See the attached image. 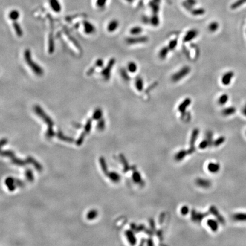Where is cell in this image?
<instances>
[{
    "mask_svg": "<svg viewBox=\"0 0 246 246\" xmlns=\"http://www.w3.org/2000/svg\"><path fill=\"white\" fill-rule=\"evenodd\" d=\"M224 141H225V137H223V136L220 137L219 138H217L216 140L214 142V145L215 146H218L220 145L223 144L224 142Z\"/></svg>",
    "mask_w": 246,
    "mask_h": 246,
    "instance_id": "cell-52",
    "label": "cell"
},
{
    "mask_svg": "<svg viewBox=\"0 0 246 246\" xmlns=\"http://www.w3.org/2000/svg\"><path fill=\"white\" fill-rule=\"evenodd\" d=\"M103 66H104V61H103L102 59L99 58V59L96 60V62H95V66L96 67L102 68Z\"/></svg>",
    "mask_w": 246,
    "mask_h": 246,
    "instance_id": "cell-56",
    "label": "cell"
},
{
    "mask_svg": "<svg viewBox=\"0 0 246 246\" xmlns=\"http://www.w3.org/2000/svg\"><path fill=\"white\" fill-rule=\"evenodd\" d=\"M199 34V31L197 29H192L190 30H188L184 36L183 41L184 42H191L196 38Z\"/></svg>",
    "mask_w": 246,
    "mask_h": 246,
    "instance_id": "cell-6",
    "label": "cell"
},
{
    "mask_svg": "<svg viewBox=\"0 0 246 246\" xmlns=\"http://www.w3.org/2000/svg\"><path fill=\"white\" fill-rule=\"evenodd\" d=\"M126 69L128 71V72L134 74L137 71L138 66L136 62L133 61H131L128 63Z\"/></svg>",
    "mask_w": 246,
    "mask_h": 246,
    "instance_id": "cell-22",
    "label": "cell"
},
{
    "mask_svg": "<svg viewBox=\"0 0 246 246\" xmlns=\"http://www.w3.org/2000/svg\"><path fill=\"white\" fill-rule=\"evenodd\" d=\"M233 219L236 221L246 222V213H237L235 214L233 216Z\"/></svg>",
    "mask_w": 246,
    "mask_h": 246,
    "instance_id": "cell-34",
    "label": "cell"
},
{
    "mask_svg": "<svg viewBox=\"0 0 246 246\" xmlns=\"http://www.w3.org/2000/svg\"><path fill=\"white\" fill-rule=\"evenodd\" d=\"M109 178L114 182H118L120 180V175L116 172H110L108 173Z\"/></svg>",
    "mask_w": 246,
    "mask_h": 246,
    "instance_id": "cell-38",
    "label": "cell"
},
{
    "mask_svg": "<svg viewBox=\"0 0 246 246\" xmlns=\"http://www.w3.org/2000/svg\"><path fill=\"white\" fill-rule=\"evenodd\" d=\"M107 0H97L96 1V5L99 7H103L106 5Z\"/></svg>",
    "mask_w": 246,
    "mask_h": 246,
    "instance_id": "cell-55",
    "label": "cell"
},
{
    "mask_svg": "<svg viewBox=\"0 0 246 246\" xmlns=\"http://www.w3.org/2000/svg\"><path fill=\"white\" fill-rule=\"evenodd\" d=\"M34 110L36 114L39 117L42 119L43 121L46 123L48 126V129L46 133V136L48 138H51L55 135L53 126H54V122L52 119L48 116V114H46L42 107H41L39 106L36 105L34 108Z\"/></svg>",
    "mask_w": 246,
    "mask_h": 246,
    "instance_id": "cell-1",
    "label": "cell"
},
{
    "mask_svg": "<svg viewBox=\"0 0 246 246\" xmlns=\"http://www.w3.org/2000/svg\"><path fill=\"white\" fill-rule=\"evenodd\" d=\"M210 211L211 213H212L214 216H216V218L218 219V220L219 221V222L222 224H224L225 223V220L224 219V218L219 214V213L218 212V211L217 210L216 207L214 206H211L210 207Z\"/></svg>",
    "mask_w": 246,
    "mask_h": 246,
    "instance_id": "cell-16",
    "label": "cell"
},
{
    "mask_svg": "<svg viewBox=\"0 0 246 246\" xmlns=\"http://www.w3.org/2000/svg\"><path fill=\"white\" fill-rule=\"evenodd\" d=\"M141 20H142V21H143V22L144 23V24L147 25L150 24V18L148 17L147 16H143L142 17Z\"/></svg>",
    "mask_w": 246,
    "mask_h": 246,
    "instance_id": "cell-58",
    "label": "cell"
},
{
    "mask_svg": "<svg viewBox=\"0 0 246 246\" xmlns=\"http://www.w3.org/2000/svg\"><path fill=\"white\" fill-rule=\"evenodd\" d=\"M57 136H58V137L59 138L60 140H61L65 141L68 142V143H72V142H74V140L73 138H71V137H67V136H65L60 131H59V132H58V133H57Z\"/></svg>",
    "mask_w": 246,
    "mask_h": 246,
    "instance_id": "cell-42",
    "label": "cell"
},
{
    "mask_svg": "<svg viewBox=\"0 0 246 246\" xmlns=\"http://www.w3.org/2000/svg\"><path fill=\"white\" fill-rule=\"evenodd\" d=\"M197 184L198 186L204 188H208L211 185V182L207 180H204L202 178H198L197 180Z\"/></svg>",
    "mask_w": 246,
    "mask_h": 246,
    "instance_id": "cell-29",
    "label": "cell"
},
{
    "mask_svg": "<svg viewBox=\"0 0 246 246\" xmlns=\"http://www.w3.org/2000/svg\"><path fill=\"white\" fill-rule=\"evenodd\" d=\"M24 59L26 64L33 71L34 74L37 76H42L44 73V71L42 67L38 65L31 57V53L29 49H26L24 52Z\"/></svg>",
    "mask_w": 246,
    "mask_h": 246,
    "instance_id": "cell-2",
    "label": "cell"
},
{
    "mask_svg": "<svg viewBox=\"0 0 246 246\" xmlns=\"http://www.w3.org/2000/svg\"><path fill=\"white\" fill-rule=\"evenodd\" d=\"M187 154H188L187 151L185 150H181L178 153H177L176 154V155L175 156V159L178 161H181L182 160H183L185 158V157Z\"/></svg>",
    "mask_w": 246,
    "mask_h": 246,
    "instance_id": "cell-37",
    "label": "cell"
},
{
    "mask_svg": "<svg viewBox=\"0 0 246 246\" xmlns=\"http://www.w3.org/2000/svg\"><path fill=\"white\" fill-rule=\"evenodd\" d=\"M126 1H127L128 2H129V3H131L133 1V0H126Z\"/></svg>",
    "mask_w": 246,
    "mask_h": 246,
    "instance_id": "cell-63",
    "label": "cell"
},
{
    "mask_svg": "<svg viewBox=\"0 0 246 246\" xmlns=\"http://www.w3.org/2000/svg\"><path fill=\"white\" fill-rule=\"evenodd\" d=\"M209 145V143L207 140H203L199 145V148L201 149H204L208 146Z\"/></svg>",
    "mask_w": 246,
    "mask_h": 246,
    "instance_id": "cell-54",
    "label": "cell"
},
{
    "mask_svg": "<svg viewBox=\"0 0 246 246\" xmlns=\"http://www.w3.org/2000/svg\"><path fill=\"white\" fill-rule=\"evenodd\" d=\"M160 0H153L150 3V7L153 14H157L160 10Z\"/></svg>",
    "mask_w": 246,
    "mask_h": 246,
    "instance_id": "cell-23",
    "label": "cell"
},
{
    "mask_svg": "<svg viewBox=\"0 0 246 246\" xmlns=\"http://www.w3.org/2000/svg\"><path fill=\"white\" fill-rule=\"evenodd\" d=\"M100 165H101V166H102L103 172L104 173V174L107 175L108 174L107 166V165H106V161H105V160L103 157L100 158Z\"/></svg>",
    "mask_w": 246,
    "mask_h": 246,
    "instance_id": "cell-46",
    "label": "cell"
},
{
    "mask_svg": "<svg viewBox=\"0 0 246 246\" xmlns=\"http://www.w3.org/2000/svg\"><path fill=\"white\" fill-rule=\"evenodd\" d=\"M245 3H246V0H237L231 5V8L232 9H237L240 6H242Z\"/></svg>",
    "mask_w": 246,
    "mask_h": 246,
    "instance_id": "cell-44",
    "label": "cell"
},
{
    "mask_svg": "<svg viewBox=\"0 0 246 246\" xmlns=\"http://www.w3.org/2000/svg\"><path fill=\"white\" fill-rule=\"evenodd\" d=\"M191 71V68L188 66L182 67L180 70L175 72L171 77V80L173 82L177 83L189 74Z\"/></svg>",
    "mask_w": 246,
    "mask_h": 246,
    "instance_id": "cell-3",
    "label": "cell"
},
{
    "mask_svg": "<svg viewBox=\"0 0 246 246\" xmlns=\"http://www.w3.org/2000/svg\"><path fill=\"white\" fill-rule=\"evenodd\" d=\"M135 85L136 88L139 92H141L144 90V80L142 77L140 76H137L135 78Z\"/></svg>",
    "mask_w": 246,
    "mask_h": 246,
    "instance_id": "cell-15",
    "label": "cell"
},
{
    "mask_svg": "<svg viewBox=\"0 0 246 246\" xmlns=\"http://www.w3.org/2000/svg\"><path fill=\"white\" fill-rule=\"evenodd\" d=\"M126 235L127 236V238L129 240V243L131 245H135L136 243V239L135 238V236L133 234V231L130 230H127L126 231Z\"/></svg>",
    "mask_w": 246,
    "mask_h": 246,
    "instance_id": "cell-30",
    "label": "cell"
},
{
    "mask_svg": "<svg viewBox=\"0 0 246 246\" xmlns=\"http://www.w3.org/2000/svg\"><path fill=\"white\" fill-rule=\"evenodd\" d=\"M143 31V29L142 27L139 26H133L129 30L130 34L133 36H137L141 34Z\"/></svg>",
    "mask_w": 246,
    "mask_h": 246,
    "instance_id": "cell-21",
    "label": "cell"
},
{
    "mask_svg": "<svg viewBox=\"0 0 246 246\" xmlns=\"http://www.w3.org/2000/svg\"><path fill=\"white\" fill-rule=\"evenodd\" d=\"M10 158H11V160H12V161L13 164H16V165H18V166H24V165H26V162H27L26 161L21 160H20V159H18L17 158H16V157H15L14 155L13 156H12V157H10Z\"/></svg>",
    "mask_w": 246,
    "mask_h": 246,
    "instance_id": "cell-41",
    "label": "cell"
},
{
    "mask_svg": "<svg viewBox=\"0 0 246 246\" xmlns=\"http://www.w3.org/2000/svg\"><path fill=\"white\" fill-rule=\"evenodd\" d=\"M15 180L12 177H8L5 180V184L6 186H7L8 189L10 191H13L16 189V186L14 185Z\"/></svg>",
    "mask_w": 246,
    "mask_h": 246,
    "instance_id": "cell-27",
    "label": "cell"
},
{
    "mask_svg": "<svg viewBox=\"0 0 246 246\" xmlns=\"http://www.w3.org/2000/svg\"><path fill=\"white\" fill-rule=\"evenodd\" d=\"M229 96L227 94H223L219 97L218 99V103L220 106H224L228 102Z\"/></svg>",
    "mask_w": 246,
    "mask_h": 246,
    "instance_id": "cell-32",
    "label": "cell"
},
{
    "mask_svg": "<svg viewBox=\"0 0 246 246\" xmlns=\"http://www.w3.org/2000/svg\"><path fill=\"white\" fill-rule=\"evenodd\" d=\"M149 38L145 36H135L127 38L126 39V43L128 45H136L140 43H145L148 42Z\"/></svg>",
    "mask_w": 246,
    "mask_h": 246,
    "instance_id": "cell-5",
    "label": "cell"
},
{
    "mask_svg": "<svg viewBox=\"0 0 246 246\" xmlns=\"http://www.w3.org/2000/svg\"><path fill=\"white\" fill-rule=\"evenodd\" d=\"M192 99L190 97H186L178 106V110L182 114L186 112L187 108H188L192 103Z\"/></svg>",
    "mask_w": 246,
    "mask_h": 246,
    "instance_id": "cell-9",
    "label": "cell"
},
{
    "mask_svg": "<svg viewBox=\"0 0 246 246\" xmlns=\"http://www.w3.org/2000/svg\"><path fill=\"white\" fill-rule=\"evenodd\" d=\"M128 71L127 70V69H126L124 68H122L120 71V75L121 78L126 81H129L131 79L130 76L129 75Z\"/></svg>",
    "mask_w": 246,
    "mask_h": 246,
    "instance_id": "cell-40",
    "label": "cell"
},
{
    "mask_svg": "<svg viewBox=\"0 0 246 246\" xmlns=\"http://www.w3.org/2000/svg\"><path fill=\"white\" fill-rule=\"evenodd\" d=\"M20 17V13L17 10H13L9 14V17L13 21H17Z\"/></svg>",
    "mask_w": 246,
    "mask_h": 246,
    "instance_id": "cell-35",
    "label": "cell"
},
{
    "mask_svg": "<svg viewBox=\"0 0 246 246\" xmlns=\"http://www.w3.org/2000/svg\"><path fill=\"white\" fill-rule=\"evenodd\" d=\"M103 116V111L100 108H96L92 114L93 120H99Z\"/></svg>",
    "mask_w": 246,
    "mask_h": 246,
    "instance_id": "cell-36",
    "label": "cell"
},
{
    "mask_svg": "<svg viewBox=\"0 0 246 246\" xmlns=\"http://www.w3.org/2000/svg\"><path fill=\"white\" fill-rule=\"evenodd\" d=\"M106 126V122L103 119H101L99 120L98 123L97 124V128L99 131H103Z\"/></svg>",
    "mask_w": 246,
    "mask_h": 246,
    "instance_id": "cell-49",
    "label": "cell"
},
{
    "mask_svg": "<svg viewBox=\"0 0 246 246\" xmlns=\"http://www.w3.org/2000/svg\"><path fill=\"white\" fill-rule=\"evenodd\" d=\"M86 135H87V134L84 132L82 133V134L80 135V136H79V137L78 138V140L76 141V144H77V145H80L81 144L83 143V141H84V137H85V136Z\"/></svg>",
    "mask_w": 246,
    "mask_h": 246,
    "instance_id": "cell-53",
    "label": "cell"
},
{
    "mask_svg": "<svg viewBox=\"0 0 246 246\" xmlns=\"http://www.w3.org/2000/svg\"><path fill=\"white\" fill-rule=\"evenodd\" d=\"M178 45V41L177 39H174L171 40L170 42H169L168 46L169 50H174L175 48H176L177 46Z\"/></svg>",
    "mask_w": 246,
    "mask_h": 246,
    "instance_id": "cell-48",
    "label": "cell"
},
{
    "mask_svg": "<svg viewBox=\"0 0 246 246\" xmlns=\"http://www.w3.org/2000/svg\"><path fill=\"white\" fill-rule=\"evenodd\" d=\"M242 113H243V114L244 116H246V104H245V107L243 108V109H242Z\"/></svg>",
    "mask_w": 246,
    "mask_h": 246,
    "instance_id": "cell-62",
    "label": "cell"
},
{
    "mask_svg": "<svg viewBox=\"0 0 246 246\" xmlns=\"http://www.w3.org/2000/svg\"><path fill=\"white\" fill-rule=\"evenodd\" d=\"M65 33H66V36H67V37L69 38V39L71 41L72 43L74 45V46L77 48H78V49H79V50H81V48H80V45H79V43H78V41L75 39V38H74L73 36L68 33V32H67V31H66L65 32Z\"/></svg>",
    "mask_w": 246,
    "mask_h": 246,
    "instance_id": "cell-43",
    "label": "cell"
},
{
    "mask_svg": "<svg viewBox=\"0 0 246 246\" xmlns=\"http://www.w3.org/2000/svg\"><path fill=\"white\" fill-rule=\"evenodd\" d=\"M189 207H188L187 206H183V207L181 208V213L182 214V215L186 216V214L189 213Z\"/></svg>",
    "mask_w": 246,
    "mask_h": 246,
    "instance_id": "cell-57",
    "label": "cell"
},
{
    "mask_svg": "<svg viewBox=\"0 0 246 246\" xmlns=\"http://www.w3.org/2000/svg\"><path fill=\"white\" fill-rule=\"evenodd\" d=\"M199 131L198 128L194 129L192 132L191 140H190V149L187 150L188 154H192L194 151H195V147H194V144L198 138V135H199Z\"/></svg>",
    "mask_w": 246,
    "mask_h": 246,
    "instance_id": "cell-8",
    "label": "cell"
},
{
    "mask_svg": "<svg viewBox=\"0 0 246 246\" xmlns=\"http://www.w3.org/2000/svg\"><path fill=\"white\" fill-rule=\"evenodd\" d=\"M132 178H133V181H134L136 183L138 184H140V185H142L143 184H144V182H143V181L142 178H141V175H140V173L138 172V171L134 170L133 173V175H132Z\"/></svg>",
    "mask_w": 246,
    "mask_h": 246,
    "instance_id": "cell-25",
    "label": "cell"
},
{
    "mask_svg": "<svg viewBox=\"0 0 246 246\" xmlns=\"http://www.w3.org/2000/svg\"><path fill=\"white\" fill-rule=\"evenodd\" d=\"M207 169H208V170L211 173H216L217 172H218L220 170V165L218 163L210 162L208 164Z\"/></svg>",
    "mask_w": 246,
    "mask_h": 246,
    "instance_id": "cell-19",
    "label": "cell"
},
{
    "mask_svg": "<svg viewBox=\"0 0 246 246\" xmlns=\"http://www.w3.org/2000/svg\"><path fill=\"white\" fill-rule=\"evenodd\" d=\"M219 28V24L217 21H212L208 25L207 29L211 33H215Z\"/></svg>",
    "mask_w": 246,
    "mask_h": 246,
    "instance_id": "cell-26",
    "label": "cell"
},
{
    "mask_svg": "<svg viewBox=\"0 0 246 246\" xmlns=\"http://www.w3.org/2000/svg\"><path fill=\"white\" fill-rule=\"evenodd\" d=\"M207 216V214L201 213L195 211V210H192V221L195 222H200L204 218L205 216Z\"/></svg>",
    "mask_w": 246,
    "mask_h": 246,
    "instance_id": "cell-12",
    "label": "cell"
},
{
    "mask_svg": "<svg viewBox=\"0 0 246 246\" xmlns=\"http://www.w3.org/2000/svg\"><path fill=\"white\" fill-rule=\"evenodd\" d=\"M25 175L26 177V178L29 181H33L34 180V176H33V172L30 169H28L26 171Z\"/></svg>",
    "mask_w": 246,
    "mask_h": 246,
    "instance_id": "cell-51",
    "label": "cell"
},
{
    "mask_svg": "<svg viewBox=\"0 0 246 246\" xmlns=\"http://www.w3.org/2000/svg\"><path fill=\"white\" fill-rule=\"evenodd\" d=\"M197 0H185L182 2V6L187 11L190 12L193 9V7L197 4Z\"/></svg>",
    "mask_w": 246,
    "mask_h": 246,
    "instance_id": "cell-13",
    "label": "cell"
},
{
    "mask_svg": "<svg viewBox=\"0 0 246 246\" xmlns=\"http://www.w3.org/2000/svg\"><path fill=\"white\" fill-rule=\"evenodd\" d=\"M120 159H121V162L123 164V165H124V172H126L129 171V169H130V168L129 166L128 163L126 161V157L123 156V155H120Z\"/></svg>",
    "mask_w": 246,
    "mask_h": 246,
    "instance_id": "cell-45",
    "label": "cell"
},
{
    "mask_svg": "<svg viewBox=\"0 0 246 246\" xmlns=\"http://www.w3.org/2000/svg\"><path fill=\"white\" fill-rule=\"evenodd\" d=\"M97 216V212L96 210H91L87 214V218L89 220H92L94 218H95Z\"/></svg>",
    "mask_w": 246,
    "mask_h": 246,
    "instance_id": "cell-50",
    "label": "cell"
},
{
    "mask_svg": "<svg viewBox=\"0 0 246 246\" xmlns=\"http://www.w3.org/2000/svg\"><path fill=\"white\" fill-rule=\"evenodd\" d=\"M207 224L210 229L213 231H216L218 229V223L216 220L214 219H209L207 221Z\"/></svg>",
    "mask_w": 246,
    "mask_h": 246,
    "instance_id": "cell-31",
    "label": "cell"
},
{
    "mask_svg": "<svg viewBox=\"0 0 246 246\" xmlns=\"http://www.w3.org/2000/svg\"><path fill=\"white\" fill-rule=\"evenodd\" d=\"M116 63V59L114 58H111L110 60L108 61L107 65L104 68H103L102 71H101V74L104 78L106 80H108L110 77H111V72L112 71V69L113 67L114 66Z\"/></svg>",
    "mask_w": 246,
    "mask_h": 246,
    "instance_id": "cell-4",
    "label": "cell"
},
{
    "mask_svg": "<svg viewBox=\"0 0 246 246\" xmlns=\"http://www.w3.org/2000/svg\"><path fill=\"white\" fill-rule=\"evenodd\" d=\"M54 44V38L53 32H51L48 37V51L49 54H53L54 53L55 48Z\"/></svg>",
    "mask_w": 246,
    "mask_h": 246,
    "instance_id": "cell-17",
    "label": "cell"
},
{
    "mask_svg": "<svg viewBox=\"0 0 246 246\" xmlns=\"http://www.w3.org/2000/svg\"><path fill=\"white\" fill-rule=\"evenodd\" d=\"M236 111V109L234 107H228L227 108H224L222 111V114L224 116H229L234 114Z\"/></svg>",
    "mask_w": 246,
    "mask_h": 246,
    "instance_id": "cell-20",
    "label": "cell"
},
{
    "mask_svg": "<svg viewBox=\"0 0 246 246\" xmlns=\"http://www.w3.org/2000/svg\"><path fill=\"white\" fill-rule=\"evenodd\" d=\"M160 20L157 14H153V15L150 18V24L153 26L157 27L160 25Z\"/></svg>",
    "mask_w": 246,
    "mask_h": 246,
    "instance_id": "cell-33",
    "label": "cell"
},
{
    "mask_svg": "<svg viewBox=\"0 0 246 246\" xmlns=\"http://www.w3.org/2000/svg\"><path fill=\"white\" fill-rule=\"evenodd\" d=\"M95 67H96L95 66L91 67L87 71L86 74H87L88 76H90L91 75H92V74L94 73V72H95Z\"/></svg>",
    "mask_w": 246,
    "mask_h": 246,
    "instance_id": "cell-59",
    "label": "cell"
},
{
    "mask_svg": "<svg viewBox=\"0 0 246 246\" xmlns=\"http://www.w3.org/2000/svg\"><path fill=\"white\" fill-rule=\"evenodd\" d=\"M83 25L84 26V33L86 34L90 35L94 34L95 31L96 29L94 25L92 24L91 22L88 21H83Z\"/></svg>",
    "mask_w": 246,
    "mask_h": 246,
    "instance_id": "cell-10",
    "label": "cell"
},
{
    "mask_svg": "<svg viewBox=\"0 0 246 246\" xmlns=\"http://www.w3.org/2000/svg\"><path fill=\"white\" fill-rule=\"evenodd\" d=\"M49 4L52 10L55 13H60L62 6L58 0H49Z\"/></svg>",
    "mask_w": 246,
    "mask_h": 246,
    "instance_id": "cell-11",
    "label": "cell"
},
{
    "mask_svg": "<svg viewBox=\"0 0 246 246\" xmlns=\"http://www.w3.org/2000/svg\"><path fill=\"white\" fill-rule=\"evenodd\" d=\"M6 143H7V140H6V139L4 138V139H2V140H1V146H3L4 144H6Z\"/></svg>",
    "mask_w": 246,
    "mask_h": 246,
    "instance_id": "cell-61",
    "label": "cell"
},
{
    "mask_svg": "<svg viewBox=\"0 0 246 246\" xmlns=\"http://www.w3.org/2000/svg\"><path fill=\"white\" fill-rule=\"evenodd\" d=\"M119 26V22L117 19L111 21L107 25V30L109 33H113L117 29Z\"/></svg>",
    "mask_w": 246,
    "mask_h": 246,
    "instance_id": "cell-14",
    "label": "cell"
},
{
    "mask_svg": "<svg viewBox=\"0 0 246 246\" xmlns=\"http://www.w3.org/2000/svg\"><path fill=\"white\" fill-rule=\"evenodd\" d=\"M235 73L233 71H229L225 72L221 78V83L224 85H228L231 83V81L234 77Z\"/></svg>",
    "mask_w": 246,
    "mask_h": 246,
    "instance_id": "cell-7",
    "label": "cell"
},
{
    "mask_svg": "<svg viewBox=\"0 0 246 246\" xmlns=\"http://www.w3.org/2000/svg\"><path fill=\"white\" fill-rule=\"evenodd\" d=\"M13 26L14 29L15 30L16 34H17V36L18 37H21L23 36V34H24L23 31L22 30V28H21L20 25L19 24L17 21H13Z\"/></svg>",
    "mask_w": 246,
    "mask_h": 246,
    "instance_id": "cell-24",
    "label": "cell"
},
{
    "mask_svg": "<svg viewBox=\"0 0 246 246\" xmlns=\"http://www.w3.org/2000/svg\"><path fill=\"white\" fill-rule=\"evenodd\" d=\"M26 162L27 163H30L32 164L33 165V166L36 168L37 170L38 171H41L42 170V166L37 162L35 160L34 158H33V157H29L27 159H26Z\"/></svg>",
    "mask_w": 246,
    "mask_h": 246,
    "instance_id": "cell-28",
    "label": "cell"
},
{
    "mask_svg": "<svg viewBox=\"0 0 246 246\" xmlns=\"http://www.w3.org/2000/svg\"><path fill=\"white\" fill-rule=\"evenodd\" d=\"M92 119H88V120H87V122H86V124H85V126H84V132H85L86 134L89 133L91 131V127H92Z\"/></svg>",
    "mask_w": 246,
    "mask_h": 246,
    "instance_id": "cell-47",
    "label": "cell"
},
{
    "mask_svg": "<svg viewBox=\"0 0 246 246\" xmlns=\"http://www.w3.org/2000/svg\"><path fill=\"white\" fill-rule=\"evenodd\" d=\"M169 51H170L169 48L168 46H164L161 48L158 52V57L161 60H164L166 59L168 55Z\"/></svg>",
    "mask_w": 246,
    "mask_h": 246,
    "instance_id": "cell-18",
    "label": "cell"
},
{
    "mask_svg": "<svg viewBox=\"0 0 246 246\" xmlns=\"http://www.w3.org/2000/svg\"><path fill=\"white\" fill-rule=\"evenodd\" d=\"M15 182L17 185L20 186V187H22L24 186V183L19 180H15Z\"/></svg>",
    "mask_w": 246,
    "mask_h": 246,
    "instance_id": "cell-60",
    "label": "cell"
},
{
    "mask_svg": "<svg viewBox=\"0 0 246 246\" xmlns=\"http://www.w3.org/2000/svg\"><path fill=\"white\" fill-rule=\"evenodd\" d=\"M206 12V10L204 8H197V9H192V11L190 12L191 14L195 16H202L204 15Z\"/></svg>",
    "mask_w": 246,
    "mask_h": 246,
    "instance_id": "cell-39",
    "label": "cell"
}]
</instances>
